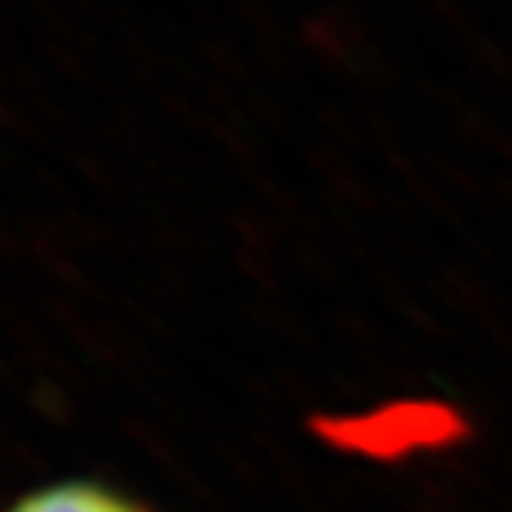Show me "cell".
I'll return each instance as SVG.
<instances>
[{
    "instance_id": "6da1fadb",
    "label": "cell",
    "mask_w": 512,
    "mask_h": 512,
    "mask_svg": "<svg viewBox=\"0 0 512 512\" xmlns=\"http://www.w3.org/2000/svg\"><path fill=\"white\" fill-rule=\"evenodd\" d=\"M4 512H153L139 498L111 488L104 480H54L25 491Z\"/></svg>"
}]
</instances>
